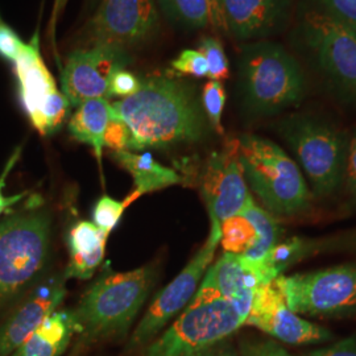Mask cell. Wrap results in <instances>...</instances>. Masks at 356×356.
Returning <instances> with one entry per match:
<instances>
[{"label":"cell","mask_w":356,"mask_h":356,"mask_svg":"<svg viewBox=\"0 0 356 356\" xmlns=\"http://www.w3.org/2000/svg\"><path fill=\"white\" fill-rule=\"evenodd\" d=\"M26 42L19 38V35L11 26L0 23V57L10 63H15L19 54L23 51Z\"/></svg>","instance_id":"34"},{"label":"cell","mask_w":356,"mask_h":356,"mask_svg":"<svg viewBox=\"0 0 356 356\" xmlns=\"http://www.w3.org/2000/svg\"><path fill=\"white\" fill-rule=\"evenodd\" d=\"M245 325L254 326L281 343L293 346L325 343L332 339L327 329L294 313L273 281L256 289Z\"/></svg>","instance_id":"14"},{"label":"cell","mask_w":356,"mask_h":356,"mask_svg":"<svg viewBox=\"0 0 356 356\" xmlns=\"http://www.w3.org/2000/svg\"><path fill=\"white\" fill-rule=\"evenodd\" d=\"M344 181H346L347 189L351 193V195L354 197V200L356 201V132L354 135L350 136Z\"/></svg>","instance_id":"38"},{"label":"cell","mask_w":356,"mask_h":356,"mask_svg":"<svg viewBox=\"0 0 356 356\" xmlns=\"http://www.w3.org/2000/svg\"><path fill=\"white\" fill-rule=\"evenodd\" d=\"M0 23H1V17H0Z\"/></svg>","instance_id":"41"},{"label":"cell","mask_w":356,"mask_h":356,"mask_svg":"<svg viewBox=\"0 0 356 356\" xmlns=\"http://www.w3.org/2000/svg\"><path fill=\"white\" fill-rule=\"evenodd\" d=\"M206 275L213 281L216 291L247 316L256 289L272 282L261 260H250L229 252L220 254Z\"/></svg>","instance_id":"17"},{"label":"cell","mask_w":356,"mask_h":356,"mask_svg":"<svg viewBox=\"0 0 356 356\" xmlns=\"http://www.w3.org/2000/svg\"><path fill=\"white\" fill-rule=\"evenodd\" d=\"M111 106L129 131L128 151L197 143L210 126L197 89L172 76H148L136 94Z\"/></svg>","instance_id":"1"},{"label":"cell","mask_w":356,"mask_h":356,"mask_svg":"<svg viewBox=\"0 0 356 356\" xmlns=\"http://www.w3.org/2000/svg\"><path fill=\"white\" fill-rule=\"evenodd\" d=\"M51 219L45 211L13 214L0 220V304L22 292L45 267Z\"/></svg>","instance_id":"8"},{"label":"cell","mask_w":356,"mask_h":356,"mask_svg":"<svg viewBox=\"0 0 356 356\" xmlns=\"http://www.w3.org/2000/svg\"><path fill=\"white\" fill-rule=\"evenodd\" d=\"M76 334L73 312L56 310L11 356H61Z\"/></svg>","instance_id":"20"},{"label":"cell","mask_w":356,"mask_h":356,"mask_svg":"<svg viewBox=\"0 0 356 356\" xmlns=\"http://www.w3.org/2000/svg\"><path fill=\"white\" fill-rule=\"evenodd\" d=\"M66 1H67V0H56V3H54V8H53V17H51L53 24H56L57 17H58V15L61 13V10L64 8Z\"/></svg>","instance_id":"40"},{"label":"cell","mask_w":356,"mask_h":356,"mask_svg":"<svg viewBox=\"0 0 356 356\" xmlns=\"http://www.w3.org/2000/svg\"><path fill=\"white\" fill-rule=\"evenodd\" d=\"M238 76L243 108L257 118L275 116L297 107L309 90L298 58L284 45L269 40L243 45Z\"/></svg>","instance_id":"2"},{"label":"cell","mask_w":356,"mask_h":356,"mask_svg":"<svg viewBox=\"0 0 356 356\" xmlns=\"http://www.w3.org/2000/svg\"><path fill=\"white\" fill-rule=\"evenodd\" d=\"M219 26L244 42L276 36L289 26L296 0H216Z\"/></svg>","instance_id":"15"},{"label":"cell","mask_w":356,"mask_h":356,"mask_svg":"<svg viewBox=\"0 0 356 356\" xmlns=\"http://www.w3.org/2000/svg\"><path fill=\"white\" fill-rule=\"evenodd\" d=\"M239 153L247 185L273 216H298L312 204L302 170L280 145L256 135H243Z\"/></svg>","instance_id":"5"},{"label":"cell","mask_w":356,"mask_h":356,"mask_svg":"<svg viewBox=\"0 0 356 356\" xmlns=\"http://www.w3.org/2000/svg\"><path fill=\"white\" fill-rule=\"evenodd\" d=\"M113 159L132 176L134 191L138 193L139 197L182 182V178L176 170L157 163L149 152L139 154L128 149L115 151Z\"/></svg>","instance_id":"22"},{"label":"cell","mask_w":356,"mask_h":356,"mask_svg":"<svg viewBox=\"0 0 356 356\" xmlns=\"http://www.w3.org/2000/svg\"><path fill=\"white\" fill-rule=\"evenodd\" d=\"M239 214L245 216L254 225L259 236L256 247L244 257L250 260L264 259L280 243L282 229L279 222L276 220V216H272L264 207L256 204L254 197L248 200Z\"/></svg>","instance_id":"24"},{"label":"cell","mask_w":356,"mask_h":356,"mask_svg":"<svg viewBox=\"0 0 356 356\" xmlns=\"http://www.w3.org/2000/svg\"><path fill=\"white\" fill-rule=\"evenodd\" d=\"M156 280L152 266L115 272L108 266L73 312L76 334L86 342L124 337L140 313Z\"/></svg>","instance_id":"3"},{"label":"cell","mask_w":356,"mask_h":356,"mask_svg":"<svg viewBox=\"0 0 356 356\" xmlns=\"http://www.w3.org/2000/svg\"><path fill=\"white\" fill-rule=\"evenodd\" d=\"M138 198H140L139 194L134 191L123 201H118L110 195H102L92 207V223L104 234L110 235L120 222L128 206Z\"/></svg>","instance_id":"26"},{"label":"cell","mask_w":356,"mask_h":356,"mask_svg":"<svg viewBox=\"0 0 356 356\" xmlns=\"http://www.w3.org/2000/svg\"><path fill=\"white\" fill-rule=\"evenodd\" d=\"M247 314L216 291L204 275L195 296L143 356H197L245 325Z\"/></svg>","instance_id":"4"},{"label":"cell","mask_w":356,"mask_h":356,"mask_svg":"<svg viewBox=\"0 0 356 356\" xmlns=\"http://www.w3.org/2000/svg\"><path fill=\"white\" fill-rule=\"evenodd\" d=\"M297 48L327 89L356 103V33L317 8H301L293 33Z\"/></svg>","instance_id":"7"},{"label":"cell","mask_w":356,"mask_h":356,"mask_svg":"<svg viewBox=\"0 0 356 356\" xmlns=\"http://www.w3.org/2000/svg\"><path fill=\"white\" fill-rule=\"evenodd\" d=\"M201 102L210 126L219 135H223L222 115L226 104V90L223 83L219 81H209L202 89Z\"/></svg>","instance_id":"28"},{"label":"cell","mask_w":356,"mask_h":356,"mask_svg":"<svg viewBox=\"0 0 356 356\" xmlns=\"http://www.w3.org/2000/svg\"><path fill=\"white\" fill-rule=\"evenodd\" d=\"M241 356H293L275 339L247 338L241 343Z\"/></svg>","instance_id":"33"},{"label":"cell","mask_w":356,"mask_h":356,"mask_svg":"<svg viewBox=\"0 0 356 356\" xmlns=\"http://www.w3.org/2000/svg\"><path fill=\"white\" fill-rule=\"evenodd\" d=\"M314 8L356 33V0H310Z\"/></svg>","instance_id":"30"},{"label":"cell","mask_w":356,"mask_h":356,"mask_svg":"<svg viewBox=\"0 0 356 356\" xmlns=\"http://www.w3.org/2000/svg\"><path fill=\"white\" fill-rule=\"evenodd\" d=\"M131 61L127 51L98 44L89 49L74 51L61 72V89L70 106L95 98H108V83L115 72Z\"/></svg>","instance_id":"13"},{"label":"cell","mask_w":356,"mask_h":356,"mask_svg":"<svg viewBox=\"0 0 356 356\" xmlns=\"http://www.w3.org/2000/svg\"><path fill=\"white\" fill-rule=\"evenodd\" d=\"M70 107L72 106L63 91L57 90L51 94L48 102L38 113V118L31 124L42 136L53 135L63 126Z\"/></svg>","instance_id":"27"},{"label":"cell","mask_w":356,"mask_h":356,"mask_svg":"<svg viewBox=\"0 0 356 356\" xmlns=\"http://www.w3.org/2000/svg\"><path fill=\"white\" fill-rule=\"evenodd\" d=\"M201 193L210 220L219 223L239 214L252 197L244 177L238 139L227 141L220 151L209 156Z\"/></svg>","instance_id":"11"},{"label":"cell","mask_w":356,"mask_h":356,"mask_svg":"<svg viewBox=\"0 0 356 356\" xmlns=\"http://www.w3.org/2000/svg\"><path fill=\"white\" fill-rule=\"evenodd\" d=\"M13 65L19 99L32 123L51 94L58 90L54 78L41 57L38 32L29 42L24 44L23 51Z\"/></svg>","instance_id":"18"},{"label":"cell","mask_w":356,"mask_h":356,"mask_svg":"<svg viewBox=\"0 0 356 356\" xmlns=\"http://www.w3.org/2000/svg\"><path fill=\"white\" fill-rule=\"evenodd\" d=\"M163 13L181 26L204 28L219 24L216 0H157Z\"/></svg>","instance_id":"23"},{"label":"cell","mask_w":356,"mask_h":356,"mask_svg":"<svg viewBox=\"0 0 356 356\" xmlns=\"http://www.w3.org/2000/svg\"><path fill=\"white\" fill-rule=\"evenodd\" d=\"M108 235L92 222L79 220L69 231V263L64 277L88 280L101 267Z\"/></svg>","instance_id":"19"},{"label":"cell","mask_w":356,"mask_h":356,"mask_svg":"<svg viewBox=\"0 0 356 356\" xmlns=\"http://www.w3.org/2000/svg\"><path fill=\"white\" fill-rule=\"evenodd\" d=\"M259 242L254 225L242 214L229 216L220 223V244L225 252L247 256Z\"/></svg>","instance_id":"25"},{"label":"cell","mask_w":356,"mask_h":356,"mask_svg":"<svg viewBox=\"0 0 356 356\" xmlns=\"http://www.w3.org/2000/svg\"><path fill=\"white\" fill-rule=\"evenodd\" d=\"M206 58V63L209 66V78L210 81H225L229 76V58L225 53V48L222 42L216 38H201L200 48Z\"/></svg>","instance_id":"29"},{"label":"cell","mask_w":356,"mask_h":356,"mask_svg":"<svg viewBox=\"0 0 356 356\" xmlns=\"http://www.w3.org/2000/svg\"><path fill=\"white\" fill-rule=\"evenodd\" d=\"M219 244L220 223L210 220V232L204 245L191 257V261L178 273L176 279L156 294L149 309L132 332L128 350L151 343L168 322L189 305L214 260Z\"/></svg>","instance_id":"10"},{"label":"cell","mask_w":356,"mask_h":356,"mask_svg":"<svg viewBox=\"0 0 356 356\" xmlns=\"http://www.w3.org/2000/svg\"><path fill=\"white\" fill-rule=\"evenodd\" d=\"M305 356H356V339H343L327 347L307 353Z\"/></svg>","instance_id":"37"},{"label":"cell","mask_w":356,"mask_h":356,"mask_svg":"<svg viewBox=\"0 0 356 356\" xmlns=\"http://www.w3.org/2000/svg\"><path fill=\"white\" fill-rule=\"evenodd\" d=\"M65 281L64 275L45 281L0 326V356L13 355V351L63 304L66 296Z\"/></svg>","instance_id":"16"},{"label":"cell","mask_w":356,"mask_h":356,"mask_svg":"<svg viewBox=\"0 0 356 356\" xmlns=\"http://www.w3.org/2000/svg\"><path fill=\"white\" fill-rule=\"evenodd\" d=\"M141 88V79L135 76L134 73L128 72L127 69H119L111 76L108 83L107 97H116L120 99L128 98L136 94Z\"/></svg>","instance_id":"32"},{"label":"cell","mask_w":356,"mask_h":356,"mask_svg":"<svg viewBox=\"0 0 356 356\" xmlns=\"http://www.w3.org/2000/svg\"><path fill=\"white\" fill-rule=\"evenodd\" d=\"M20 154H22V148L19 147V148H16V151L13 153V156L8 159L7 164H6L3 172H1V175H0V216H1L3 213H6L13 204H19V202L26 197V194H28V191H23V193H19V194L13 195V197H6V195H3L4 186H6V182H7V177H8V175L11 173L13 166L16 165L17 160L20 159Z\"/></svg>","instance_id":"36"},{"label":"cell","mask_w":356,"mask_h":356,"mask_svg":"<svg viewBox=\"0 0 356 356\" xmlns=\"http://www.w3.org/2000/svg\"><path fill=\"white\" fill-rule=\"evenodd\" d=\"M286 305L307 317H344L356 313V263L325 268L273 281Z\"/></svg>","instance_id":"9"},{"label":"cell","mask_w":356,"mask_h":356,"mask_svg":"<svg viewBox=\"0 0 356 356\" xmlns=\"http://www.w3.org/2000/svg\"><path fill=\"white\" fill-rule=\"evenodd\" d=\"M157 26L153 0H103L90 22V42L127 51L152 38Z\"/></svg>","instance_id":"12"},{"label":"cell","mask_w":356,"mask_h":356,"mask_svg":"<svg viewBox=\"0 0 356 356\" xmlns=\"http://www.w3.org/2000/svg\"><path fill=\"white\" fill-rule=\"evenodd\" d=\"M114 110L107 98H95L81 103L69 120V134L74 140L88 144L102 163L104 135Z\"/></svg>","instance_id":"21"},{"label":"cell","mask_w":356,"mask_h":356,"mask_svg":"<svg viewBox=\"0 0 356 356\" xmlns=\"http://www.w3.org/2000/svg\"><path fill=\"white\" fill-rule=\"evenodd\" d=\"M129 145V131L127 126L115 115L106 129L104 135V148L113 151H124Z\"/></svg>","instance_id":"35"},{"label":"cell","mask_w":356,"mask_h":356,"mask_svg":"<svg viewBox=\"0 0 356 356\" xmlns=\"http://www.w3.org/2000/svg\"><path fill=\"white\" fill-rule=\"evenodd\" d=\"M170 67L178 76L194 78L209 76V66L206 58L198 49H184L170 63Z\"/></svg>","instance_id":"31"},{"label":"cell","mask_w":356,"mask_h":356,"mask_svg":"<svg viewBox=\"0 0 356 356\" xmlns=\"http://www.w3.org/2000/svg\"><path fill=\"white\" fill-rule=\"evenodd\" d=\"M197 356H238L236 350L234 348L232 343L229 342V339H225V341H220L219 343L211 346L210 348L204 350L201 354H198Z\"/></svg>","instance_id":"39"},{"label":"cell","mask_w":356,"mask_h":356,"mask_svg":"<svg viewBox=\"0 0 356 356\" xmlns=\"http://www.w3.org/2000/svg\"><path fill=\"white\" fill-rule=\"evenodd\" d=\"M277 132L304 170L313 195L323 198L344 181L350 135L314 114H292L280 119Z\"/></svg>","instance_id":"6"}]
</instances>
